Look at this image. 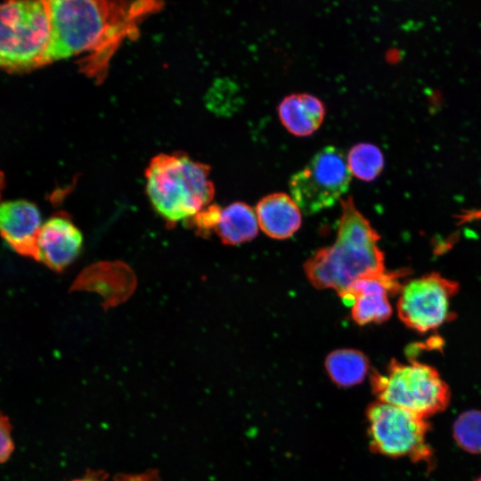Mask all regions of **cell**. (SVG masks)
<instances>
[{
	"instance_id": "cell-1",
	"label": "cell",
	"mask_w": 481,
	"mask_h": 481,
	"mask_svg": "<svg viewBox=\"0 0 481 481\" xmlns=\"http://www.w3.org/2000/svg\"><path fill=\"white\" fill-rule=\"evenodd\" d=\"M48 5L51 34L45 65L86 53L82 70L100 78L123 40L161 8L156 1L53 0Z\"/></svg>"
},
{
	"instance_id": "cell-2",
	"label": "cell",
	"mask_w": 481,
	"mask_h": 481,
	"mask_svg": "<svg viewBox=\"0 0 481 481\" xmlns=\"http://www.w3.org/2000/svg\"><path fill=\"white\" fill-rule=\"evenodd\" d=\"M337 240L306 261L304 270L316 289H333L339 297L355 281L385 273L379 233L358 211L351 196L342 199Z\"/></svg>"
},
{
	"instance_id": "cell-3",
	"label": "cell",
	"mask_w": 481,
	"mask_h": 481,
	"mask_svg": "<svg viewBox=\"0 0 481 481\" xmlns=\"http://www.w3.org/2000/svg\"><path fill=\"white\" fill-rule=\"evenodd\" d=\"M209 167L182 153H161L151 159L146 171L150 201L167 223L194 217L215 194Z\"/></svg>"
},
{
	"instance_id": "cell-4",
	"label": "cell",
	"mask_w": 481,
	"mask_h": 481,
	"mask_svg": "<svg viewBox=\"0 0 481 481\" xmlns=\"http://www.w3.org/2000/svg\"><path fill=\"white\" fill-rule=\"evenodd\" d=\"M50 34L48 1L0 3V69L20 72L45 65Z\"/></svg>"
},
{
	"instance_id": "cell-5",
	"label": "cell",
	"mask_w": 481,
	"mask_h": 481,
	"mask_svg": "<svg viewBox=\"0 0 481 481\" xmlns=\"http://www.w3.org/2000/svg\"><path fill=\"white\" fill-rule=\"evenodd\" d=\"M371 382L379 402L426 419L444 411L451 398L449 387L437 370L418 361L403 363L393 359L385 372H372Z\"/></svg>"
},
{
	"instance_id": "cell-6",
	"label": "cell",
	"mask_w": 481,
	"mask_h": 481,
	"mask_svg": "<svg viewBox=\"0 0 481 481\" xmlns=\"http://www.w3.org/2000/svg\"><path fill=\"white\" fill-rule=\"evenodd\" d=\"M366 417L369 444L374 452L430 464L433 452L427 436L431 426L426 418L379 401L368 406Z\"/></svg>"
},
{
	"instance_id": "cell-7",
	"label": "cell",
	"mask_w": 481,
	"mask_h": 481,
	"mask_svg": "<svg viewBox=\"0 0 481 481\" xmlns=\"http://www.w3.org/2000/svg\"><path fill=\"white\" fill-rule=\"evenodd\" d=\"M351 180L342 151L326 146L289 179L291 198L306 215L332 207L346 192Z\"/></svg>"
},
{
	"instance_id": "cell-8",
	"label": "cell",
	"mask_w": 481,
	"mask_h": 481,
	"mask_svg": "<svg viewBox=\"0 0 481 481\" xmlns=\"http://www.w3.org/2000/svg\"><path fill=\"white\" fill-rule=\"evenodd\" d=\"M458 291V282L437 273L410 280L399 292L398 316L418 332L433 330L451 319L452 298Z\"/></svg>"
},
{
	"instance_id": "cell-9",
	"label": "cell",
	"mask_w": 481,
	"mask_h": 481,
	"mask_svg": "<svg viewBox=\"0 0 481 481\" xmlns=\"http://www.w3.org/2000/svg\"><path fill=\"white\" fill-rule=\"evenodd\" d=\"M404 274V271L385 272L352 283L340 298L352 306L353 320L359 325L387 321L392 314L389 296L400 292Z\"/></svg>"
},
{
	"instance_id": "cell-10",
	"label": "cell",
	"mask_w": 481,
	"mask_h": 481,
	"mask_svg": "<svg viewBox=\"0 0 481 481\" xmlns=\"http://www.w3.org/2000/svg\"><path fill=\"white\" fill-rule=\"evenodd\" d=\"M82 246L80 230L66 215H55L41 226L35 259L52 270L61 271L77 257Z\"/></svg>"
},
{
	"instance_id": "cell-11",
	"label": "cell",
	"mask_w": 481,
	"mask_h": 481,
	"mask_svg": "<svg viewBox=\"0 0 481 481\" xmlns=\"http://www.w3.org/2000/svg\"><path fill=\"white\" fill-rule=\"evenodd\" d=\"M42 224L37 207L29 201L12 200L0 204V235L21 256L36 258Z\"/></svg>"
},
{
	"instance_id": "cell-12",
	"label": "cell",
	"mask_w": 481,
	"mask_h": 481,
	"mask_svg": "<svg viewBox=\"0 0 481 481\" xmlns=\"http://www.w3.org/2000/svg\"><path fill=\"white\" fill-rule=\"evenodd\" d=\"M256 215L261 230L278 240L292 236L302 222L299 207L290 196L282 192L262 198L257 205Z\"/></svg>"
},
{
	"instance_id": "cell-13",
	"label": "cell",
	"mask_w": 481,
	"mask_h": 481,
	"mask_svg": "<svg viewBox=\"0 0 481 481\" xmlns=\"http://www.w3.org/2000/svg\"><path fill=\"white\" fill-rule=\"evenodd\" d=\"M282 125L294 135H312L322 123L325 108L321 100L309 94H292L278 107Z\"/></svg>"
},
{
	"instance_id": "cell-14",
	"label": "cell",
	"mask_w": 481,
	"mask_h": 481,
	"mask_svg": "<svg viewBox=\"0 0 481 481\" xmlns=\"http://www.w3.org/2000/svg\"><path fill=\"white\" fill-rule=\"evenodd\" d=\"M215 232L226 245L249 241L258 232L256 212L244 202H233L221 209Z\"/></svg>"
},
{
	"instance_id": "cell-15",
	"label": "cell",
	"mask_w": 481,
	"mask_h": 481,
	"mask_svg": "<svg viewBox=\"0 0 481 481\" xmlns=\"http://www.w3.org/2000/svg\"><path fill=\"white\" fill-rule=\"evenodd\" d=\"M369 360L361 351L338 349L328 355L325 368L331 380L347 387L361 383L369 371Z\"/></svg>"
},
{
	"instance_id": "cell-16",
	"label": "cell",
	"mask_w": 481,
	"mask_h": 481,
	"mask_svg": "<svg viewBox=\"0 0 481 481\" xmlns=\"http://www.w3.org/2000/svg\"><path fill=\"white\" fill-rule=\"evenodd\" d=\"M346 162L350 173L363 181L375 179L384 166V157L379 147L372 143H357L349 151Z\"/></svg>"
},
{
	"instance_id": "cell-17",
	"label": "cell",
	"mask_w": 481,
	"mask_h": 481,
	"mask_svg": "<svg viewBox=\"0 0 481 481\" xmlns=\"http://www.w3.org/2000/svg\"><path fill=\"white\" fill-rule=\"evenodd\" d=\"M457 444L470 453H481V411L469 410L458 416L452 426Z\"/></svg>"
},
{
	"instance_id": "cell-18",
	"label": "cell",
	"mask_w": 481,
	"mask_h": 481,
	"mask_svg": "<svg viewBox=\"0 0 481 481\" xmlns=\"http://www.w3.org/2000/svg\"><path fill=\"white\" fill-rule=\"evenodd\" d=\"M221 209L217 205H208L191 220L193 221L200 232L202 234L209 233L211 231H215L217 225Z\"/></svg>"
},
{
	"instance_id": "cell-19",
	"label": "cell",
	"mask_w": 481,
	"mask_h": 481,
	"mask_svg": "<svg viewBox=\"0 0 481 481\" xmlns=\"http://www.w3.org/2000/svg\"><path fill=\"white\" fill-rule=\"evenodd\" d=\"M13 451L12 425L8 417L0 412V464L8 461Z\"/></svg>"
},
{
	"instance_id": "cell-20",
	"label": "cell",
	"mask_w": 481,
	"mask_h": 481,
	"mask_svg": "<svg viewBox=\"0 0 481 481\" xmlns=\"http://www.w3.org/2000/svg\"><path fill=\"white\" fill-rule=\"evenodd\" d=\"M72 481H104L103 477L97 476L94 473H88L82 478H77Z\"/></svg>"
},
{
	"instance_id": "cell-21",
	"label": "cell",
	"mask_w": 481,
	"mask_h": 481,
	"mask_svg": "<svg viewBox=\"0 0 481 481\" xmlns=\"http://www.w3.org/2000/svg\"><path fill=\"white\" fill-rule=\"evenodd\" d=\"M4 187V175L0 172V194Z\"/></svg>"
},
{
	"instance_id": "cell-22",
	"label": "cell",
	"mask_w": 481,
	"mask_h": 481,
	"mask_svg": "<svg viewBox=\"0 0 481 481\" xmlns=\"http://www.w3.org/2000/svg\"><path fill=\"white\" fill-rule=\"evenodd\" d=\"M475 481H481V477H479L477 479H476Z\"/></svg>"
}]
</instances>
